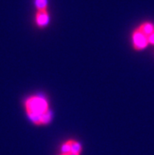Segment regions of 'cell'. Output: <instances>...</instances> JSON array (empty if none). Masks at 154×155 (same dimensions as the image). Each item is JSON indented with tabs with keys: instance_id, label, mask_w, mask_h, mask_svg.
Segmentation results:
<instances>
[{
	"instance_id": "1",
	"label": "cell",
	"mask_w": 154,
	"mask_h": 155,
	"mask_svg": "<svg viewBox=\"0 0 154 155\" xmlns=\"http://www.w3.org/2000/svg\"><path fill=\"white\" fill-rule=\"evenodd\" d=\"M26 113L30 120L36 125L40 124L42 114L49 110L48 102L45 98L40 96H31L25 102Z\"/></svg>"
},
{
	"instance_id": "2",
	"label": "cell",
	"mask_w": 154,
	"mask_h": 155,
	"mask_svg": "<svg viewBox=\"0 0 154 155\" xmlns=\"http://www.w3.org/2000/svg\"><path fill=\"white\" fill-rule=\"evenodd\" d=\"M132 43L133 47L136 51H142L146 48L149 44L148 38L137 28L132 33Z\"/></svg>"
},
{
	"instance_id": "3",
	"label": "cell",
	"mask_w": 154,
	"mask_h": 155,
	"mask_svg": "<svg viewBox=\"0 0 154 155\" xmlns=\"http://www.w3.org/2000/svg\"><path fill=\"white\" fill-rule=\"evenodd\" d=\"M49 14L47 10H43V11H37L35 14V22L36 25L39 28H43L47 26L49 23Z\"/></svg>"
},
{
	"instance_id": "4",
	"label": "cell",
	"mask_w": 154,
	"mask_h": 155,
	"mask_svg": "<svg viewBox=\"0 0 154 155\" xmlns=\"http://www.w3.org/2000/svg\"><path fill=\"white\" fill-rule=\"evenodd\" d=\"M139 30H140L143 34H144L146 37H148L149 35H151L154 32V24L149 21H146L144 23L141 24L138 27Z\"/></svg>"
},
{
	"instance_id": "5",
	"label": "cell",
	"mask_w": 154,
	"mask_h": 155,
	"mask_svg": "<svg viewBox=\"0 0 154 155\" xmlns=\"http://www.w3.org/2000/svg\"><path fill=\"white\" fill-rule=\"evenodd\" d=\"M68 142H69V144H70L71 153L80 154L83 150V147H82V146H81V144H80L79 142L73 140H68Z\"/></svg>"
},
{
	"instance_id": "6",
	"label": "cell",
	"mask_w": 154,
	"mask_h": 155,
	"mask_svg": "<svg viewBox=\"0 0 154 155\" xmlns=\"http://www.w3.org/2000/svg\"><path fill=\"white\" fill-rule=\"evenodd\" d=\"M52 119V114L49 110H47V112L42 114L41 119H40V124H49Z\"/></svg>"
},
{
	"instance_id": "7",
	"label": "cell",
	"mask_w": 154,
	"mask_h": 155,
	"mask_svg": "<svg viewBox=\"0 0 154 155\" xmlns=\"http://www.w3.org/2000/svg\"><path fill=\"white\" fill-rule=\"evenodd\" d=\"M35 5L37 11L47 10V0H35Z\"/></svg>"
},
{
	"instance_id": "8",
	"label": "cell",
	"mask_w": 154,
	"mask_h": 155,
	"mask_svg": "<svg viewBox=\"0 0 154 155\" xmlns=\"http://www.w3.org/2000/svg\"><path fill=\"white\" fill-rule=\"evenodd\" d=\"M61 153H71L70 144H69L68 140L65 142V143H64L61 145Z\"/></svg>"
},
{
	"instance_id": "9",
	"label": "cell",
	"mask_w": 154,
	"mask_h": 155,
	"mask_svg": "<svg viewBox=\"0 0 154 155\" xmlns=\"http://www.w3.org/2000/svg\"><path fill=\"white\" fill-rule=\"evenodd\" d=\"M147 38H148L149 43V44H152V45H154V32L151 34V35H149Z\"/></svg>"
},
{
	"instance_id": "10",
	"label": "cell",
	"mask_w": 154,
	"mask_h": 155,
	"mask_svg": "<svg viewBox=\"0 0 154 155\" xmlns=\"http://www.w3.org/2000/svg\"><path fill=\"white\" fill-rule=\"evenodd\" d=\"M60 155H80L78 153H61Z\"/></svg>"
}]
</instances>
